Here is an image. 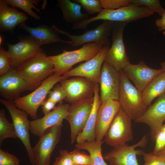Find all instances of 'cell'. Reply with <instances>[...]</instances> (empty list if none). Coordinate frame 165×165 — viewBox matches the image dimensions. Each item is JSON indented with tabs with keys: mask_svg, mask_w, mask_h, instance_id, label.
<instances>
[{
	"mask_svg": "<svg viewBox=\"0 0 165 165\" xmlns=\"http://www.w3.org/2000/svg\"><path fill=\"white\" fill-rule=\"evenodd\" d=\"M104 141H97L90 142L76 143V148L87 151L90 155L92 164L91 165H108L105 162L102 153V146Z\"/></svg>",
	"mask_w": 165,
	"mask_h": 165,
	"instance_id": "cell-27",
	"label": "cell"
},
{
	"mask_svg": "<svg viewBox=\"0 0 165 165\" xmlns=\"http://www.w3.org/2000/svg\"><path fill=\"white\" fill-rule=\"evenodd\" d=\"M105 46L101 43L90 42L83 45L78 49L72 51L64 50L59 54L48 57L53 63L54 73L63 75L75 64L94 57Z\"/></svg>",
	"mask_w": 165,
	"mask_h": 165,
	"instance_id": "cell-2",
	"label": "cell"
},
{
	"mask_svg": "<svg viewBox=\"0 0 165 165\" xmlns=\"http://www.w3.org/2000/svg\"><path fill=\"white\" fill-rule=\"evenodd\" d=\"M120 108L118 101L108 100L102 102L97 113L96 140L103 141L105 135Z\"/></svg>",
	"mask_w": 165,
	"mask_h": 165,
	"instance_id": "cell-21",
	"label": "cell"
},
{
	"mask_svg": "<svg viewBox=\"0 0 165 165\" xmlns=\"http://www.w3.org/2000/svg\"><path fill=\"white\" fill-rule=\"evenodd\" d=\"M0 102L7 108L12 120L17 138L24 145L31 164H35V160L30 141L29 132L31 121L28 114L17 108L13 101L0 99Z\"/></svg>",
	"mask_w": 165,
	"mask_h": 165,
	"instance_id": "cell-7",
	"label": "cell"
},
{
	"mask_svg": "<svg viewBox=\"0 0 165 165\" xmlns=\"http://www.w3.org/2000/svg\"><path fill=\"white\" fill-rule=\"evenodd\" d=\"M94 97L69 106L66 118L71 128V143L72 144L84 128L91 112Z\"/></svg>",
	"mask_w": 165,
	"mask_h": 165,
	"instance_id": "cell-11",
	"label": "cell"
},
{
	"mask_svg": "<svg viewBox=\"0 0 165 165\" xmlns=\"http://www.w3.org/2000/svg\"><path fill=\"white\" fill-rule=\"evenodd\" d=\"M155 142V146L152 152L157 154L165 148V133L161 130L157 135Z\"/></svg>",
	"mask_w": 165,
	"mask_h": 165,
	"instance_id": "cell-39",
	"label": "cell"
},
{
	"mask_svg": "<svg viewBox=\"0 0 165 165\" xmlns=\"http://www.w3.org/2000/svg\"><path fill=\"white\" fill-rule=\"evenodd\" d=\"M109 48V46H105L94 57L72 69L63 75L68 78L84 77L99 84L101 68Z\"/></svg>",
	"mask_w": 165,
	"mask_h": 165,
	"instance_id": "cell-15",
	"label": "cell"
},
{
	"mask_svg": "<svg viewBox=\"0 0 165 165\" xmlns=\"http://www.w3.org/2000/svg\"><path fill=\"white\" fill-rule=\"evenodd\" d=\"M18 26L20 28L28 32L31 37L40 46L45 44L57 42L72 45V41L63 40L59 37V34L53 25L52 27L46 24H42L35 27H31L28 26L24 23Z\"/></svg>",
	"mask_w": 165,
	"mask_h": 165,
	"instance_id": "cell-22",
	"label": "cell"
},
{
	"mask_svg": "<svg viewBox=\"0 0 165 165\" xmlns=\"http://www.w3.org/2000/svg\"><path fill=\"white\" fill-rule=\"evenodd\" d=\"M131 4L146 7L161 16L165 10L159 0H131Z\"/></svg>",
	"mask_w": 165,
	"mask_h": 165,
	"instance_id": "cell-32",
	"label": "cell"
},
{
	"mask_svg": "<svg viewBox=\"0 0 165 165\" xmlns=\"http://www.w3.org/2000/svg\"><path fill=\"white\" fill-rule=\"evenodd\" d=\"M28 19L26 14L10 6L5 0H0V31L12 32L16 26L25 23Z\"/></svg>",
	"mask_w": 165,
	"mask_h": 165,
	"instance_id": "cell-23",
	"label": "cell"
},
{
	"mask_svg": "<svg viewBox=\"0 0 165 165\" xmlns=\"http://www.w3.org/2000/svg\"><path fill=\"white\" fill-rule=\"evenodd\" d=\"M99 84H96L92 110L84 128L76 138L77 143L90 142L96 141L95 127L97 115L101 103L99 95Z\"/></svg>",
	"mask_w": 165,
	"mask_h": 165,
	"instance_id": "cell-24",
	"label": "cell"
},
{
	"mask_svg": "<svg viewBox=\"0 0 165 165\" xmlns=\"http://www.w3.org/2000/svg\"><path fill=\"white\" fill-rule=\"evenodd\" d=\"M73 1L79 4L87 14L98 13L103 9L100 0H74Z\"/></svg>",
	"mask_w": 165,
	"mask_h": 165,
	"instance_id": "cell-30",
	"label": "cell"
},
{
	"mask_svg": "<svg viewBox=\"0 0 165 165\" xmlns=\"http://www.w3.org/2000/svg\"><path fill=\"white\" fill-rule=\"evenodd\" d=\"M160 18H157L155 21V24L159 31H162L165 35V9L164 11Z\"/></svg>",
	"mask_w": 165,
	"mask_h": 165,
	"instance_id": "cell-41",
	"label": "cell"
},
{
	"mask_svg": "<svg viewBox=\"0 0 165 165\" xmlns=\"http://www.w3.org/2000/svg\"><path fill=\"white\" fill-rule=\"evenodd\" d=\"M123 70L141 92L155 76L163 71L161 69H155L149 67L143 61L137 64L129 63Z\"/></svg>",
	"mask_w": 165,
	"mask_h": 165,
	"instance_id": "cell-20",
	"label": "cell"
},
{
	"mask_svg": "<svg viewBox=\"0 0 165 165\" xmlns=\"http://www.w3.org/2000/svg\"><path fill=\"white\" fill-rule=\"evenodd\" d=\"M114 22L104 20L95 28L86 31L79 35H72L64 30L60 29L55 25L54 27L59 34L67 36L72 42V46H78L90 42L101 43L106 46L110 43L109 37L111 35Z\"/></svg>",
	"mask_w": 165,
	"mask_h": 165,
	"instance_id": "cell-10",
	"label": "cell"
},
{
	"mask_svg": "<svg viewBox=\"0 0 165 165\" xmlns=\"http://www.w3.org/2000/svg\"><path fill=\"white\" fill-rule=\"evenodd\" d=\"M52 165H74L69 152L66 150L61 149L59 156L56 157Z\"/></svg>",
	"mask_w": 165,
	"mask_h": 165,
	"instance_id": "cell-38",
	"label": "cell"
},
{
	"mask_svg": "<svg viewBox=\"0 0 165 165\" xmlns=\"http://www.w3.org/2000/svg\"><path fill=\"white\" fill-rule=\"evenodd\" d=\"M161 68L165 73V62H162L160 63Z\"/></svg>",
	"mask_w": 165,
	"mask_h": 165,
	"instance_id": "cell-43",
	"label": "cell"
},
{
	"mask_svg": "<svg viewBox=\"0 0 165 165\" xmlns=\"http://www.w3.org/2000/svg\"><path fill=\"white\" fill-rule=\"evenodd\" d=\"M0 45H1V44H2V36H0ZM0 45V46H1Z\"/></svg>",
	"mask_w": 165,
	"mask_h": 165,
	"instance_id": "cell-45",
	"label": "cell"
},
{
	"mask_svg": "<svg viewBox=\"0 0 165 165\" xmlns=\"http://www.w3.org/2000/svg\"><path fill=\"white\" fill-rule=\"evenodd\" d=\"M19 159L16 156L0 149V165H20Z\"/></svg>",
	"mask_w": 165,
	"mask_h": 165,
	"instance_id": "cell-36",
	"label": "cell"
},
{
	"mask_svg": "<svg viewBox=\"0 0 165 165\" xmlns=\"http://www.w3.org/2000/svg\"><path fill=\"white\" fill-rule=\"evenodd\" d=\"M128 23L114 22L112 31V44L106 54L105 61L118 71L130 63L123 40V32Z\"/></svg>",
	"mask_w": 165,
	"mask_h": 165,
	"instance_id": "cell-8",
	"label": "cell"
},
{
	"mask_svg": "<svg viewBox=\"0 0 165 165\" xmlns=\"http://www.w3.org/2000/svg\"><path fill=\"white\" fill-rule=\"evenodd\" d=\"M12 59L9 53L0 47V75L8 72L12 67Z\"/></svg>",
	"mask_w": 165,
	"mask_h": 165,
	"instance_id": "cell-33",
	"label": "cell"
},
{
	"mask_svg": "<svg viewBox=\"0 0 165 165\" xmlns=\"http://www.w3.org/2000/svg\"><path fill=\"white\" fill-rule=\"evenodd\" d=\"M144 163L142 165H165V161L161 157L152 152L143 154Z\"/></svg>",
	"mask_w": 165,
	"mask_h": 165,
	"instance_id": "cell-37",
	"label": "cell"
},
{
	"mask_svg": "<svg viewBox=\"0 0 165 165\" xmlns=\"http://www.w3.org/2000/svg\"><path fill=\"white\" fill-rule=\"evenodd\" d=\"M74 165H91L92 160L90 155L80 149L76 148L69 152Z\"/></svg>",
	"mask_w": 165,
	"mask_h": 165,
	"instance_id": "cell-31",
	"label": "cell"
},
{
	"mask_svg": "<svg viewBox=\"0 0 165 165\" xmlns=\"http://www.w3.org/2000/svg\"><path fill=\"white\" fill-rule=\"evenodd\" d=\"M131 120L120 107L105 135L104 142L114 148L126 144L132 140Z\"/></svg>",
	"mask_w": 165,
	"mask_h": 165,
	"instance_id": "cell-6",
	"label": "cell"
},
{
	"mask_svg": "<svg viewBox=\"0 0 165 165\" xmlns=\"http://www.w3.org/2000/svg\"><path fill=\"white\" fill-rule=\"evenodd\" d=\"M165 120V93L158 97L155 102L148 106L145 112L135 122L145 124L150 127L151 139L155 142Z\"/></svg>",
	"mask_w": 165,
	"mask_h": 165,
	"instance_id": "cell-17",
	"label": "cell"
},
{
	"mask_svg": "<svg viewBox=\"0 0 165 165\" xmlns=\"http://www.w3.org/2000/svg\"><path fill=\"white\" fill-rule=\"evenodd\" d=\"M32 165H35V164H32Z\"/></svg>",
	"mask_w": 165,
	"mask_h": 165,
	"instance_id": "cell-46",
	"label": "cell"
},
{
	"mask_svg": "<svg viewBox=\"0 0 165 165\" xmlns=\"http://www.w3.org/2000/svg\"><path fill=\"white\" fill-rule=\"evenodd\" d=\"M165 161V148L157 154Z\"/></svg>",
	"mask_w": 165,
	"mask_h": 165,
	"instance_id": "cell-42",
	"label": "cell"
},
{
	"mask_svg": "<svg viewBox=\"0 0 165 165\" xmlns=\"http://www.w3.org/2000/svg\"><path fill=\"white\" fill-rule=\"evenodd\" d=\"M121 83L118 101L120 107L135 121L145 112L148 107L141 100V92L133 85L123 70L119 71Z\"/></svg>",
	"mask_w": 165,
	"mask_h": 165,
	"instance_id": "cell-5",
	"label": "cell"
},
{
	"mask_svg": "<svg viewBox=\"0 0 165 165\" xmlns=\"http://www.w3.org/2000/svg\"><path fill=\"white\" fill-rule=\"evenodd\" d=\"M17 136L13 123L7 119L3 109L0 110V146H1L3 141L9 138H16Z\"/></svg>",
	"mask_w": 165,
	"mask_h": 165,
	"instance_id": "cell-29",
	"label": "cell"
},
{
	"mask_svg": "<svg viewBox=\"0 0 165 165\" xmlns=\"http://www.w3.org/2000/svg\"><path fill=\"white\" fill-rule=\"evenodd\" d=\"M62 124L54 126L40 137L32 148L35 165H49L51 154L60 140Z\"/></svg>",
	"mask_w": 165,
	"mask_h": 165,
	"instance_id": "cell-9",
	"label": "cell"
},
{
	"mask_svg": "<svg viewBox=\"0 0 165 165\" xmlns=\"http://www.w3.org/2000/svg\"><path fill=\"white\" fill-rule=\"evenodd\" d=\"M131 0H100L102 8L115 9L129 5Z\"/></svg>",
	"mask_w": 165,
	"mask_h": 165,
	"instance_id": "cell-35",
	"label": "cell"
},
{
	"mask_svg": "<svg viewBox=\"0 0 165 165\" xmlns=\"http://www.w3.org/2000/svg\"><path fill=\"white\" fill-rule=\"evenodd\" d=\"M120 83L119 71L104 61L99 83L101 102L108 100L118 101Z\"/></svg>",
	"mask_w": 165,
	"mask_h": 165,
	"instance_id": "cell-16",
	"label": "cell"
},
{
	"mask_svg": "<svg viewBox=\"0 0 165 165\" xmlns=\"http://www.w3.org/2000/svg\"><path fill=\"white\" fill-rule=\"evenodd\" d=\"M146 136H144L137 143L131 145L126 144L118 146L105 153L104 160L109 162L110 165H139L137 155H142L145 152L141 150H136L137 147H144L147 142Z\"/></svg>",
	"mask_w": 165,
	"mask_h": 165,
	"instance_id": "cell-12",
	"label": "cell"
},
{
	"mask_svg": "<svg viewBox=\"0 0 165 165\" xmlns=\"http://www.w3.org/2000/svg\"><path fill=\"white\" fill-rule=\"evenodd\" d=\"M57 6L62 12L64 21L73 24L89 19L87 13L81 11V6L70 0H58Z\"/></svg>",
	"mask_w": 165,
	"mask_h": 165,
	"instance_id": "cell-25",
	"label": "cell"
},
{
	"mask_svg": "<svg viewBox=\"0 0 165 165\" xmlns=\"http://www.w3.org/2000/svg\"><path fill=\"white\" fill-rule=\"evenodd\" d=\"M5 1L12 7L22 9L35 20H39L41 18L39 15L32 10L33 9L37 11L40 12L41 9L35 5H37L39 3V0H5Z\"/></svg>",
	"mask_w": 165,
	"mask_h": 165,
	"instance_id": "cell-28",
	"label": "cell"
},
{
	"mask_svg": "<svg viewBox=\"0 0 165 165\" xmlns=\"http://www.w3.org/2000/svg\"><path fill=\"white\" fill-rule=\"evenodd\" d=\"M7 46L8 51L12 59V67L16 68L39 53L43 52L31 37L24 38L14 44L8 43Z\"/></svg>",
	"mask_w": 165,
	"mask_h": 165,
	"instance_id": "cell-18",
	"label": "cell"
},
{
	"mask_svg": "<svg viewBox=\"0 0 165 165\" xmlns=\"http://www.w3.org/2000/svg\"><path fill=\"white\" fill-rule=\"evenodd\" d=\"M68 78L60 82L66 92L68 102L71 105L94 97L96 83L81 77Z\"/></svg>",
	"mask_w": 165,
	"mask_h": 165,
	"instance_id": "cell-14",
	"label": "cell"
},
{
	"mask_svg": "<svg viewBox=\"0 0 165 165\" xmlns=\"http://www.w3.org/2000/svg\"><path fill=\"white\" fill-rule=\"evenodd\" d=\"M154 12L144 6L130 4L115 9H103L96 16L76 23L75 29H87L91 23L100 20L128 23L153 15Z\"/></svg>",
	"mask_w": 165,
	"mask_h": 165,
	"instance_id": "cell-1",
	"label": "cell"
},
{
	"mask_svg": "<svg viewBox=\"0 0 165 165\" xmlns=\"http://www.w3.org/2000/svg\"><path fill=\"white\" fill-rule=\"evenodd\" d=\"M57 103L48 99H46L42 103L41 107L44 115L49 113L56 107Z\"/></svg>",
	"mask_w": 165,
	"mask_h": 165,
	"instance_id": "cell-40",
	"label": "cell"
},
{
	"mask_svg": "<svg viewBox=\"0 0 165 165\" xmlns=\"http://www.w3.org/2000/svg\"><path fill=\"white\" fill-rule=\"evenodd\" d=\"M68 78L54 73L30 94L19 97L13 101L15 106L29 115L33 119H37L38 108L50 91L58 82Z\"/></svg>",
	"mask_w": 165,
	"mask_h": 165,
	"instance_id": "cell-3",
	"label": "cell"
},
{
	"mask_svg": "<svg viewBox=\"0 0 165 165\" xmlns=\"http://www.w3.org/2000/svg\"><path fill=\"white\" fill-rule=\"evenodd\" d=\"M161 130H162L165 133V124H163Z\"/></svg>",
	"mask_w": 165,
	"mask_h": 165,
	"instance_id": "cell-44",
	"label": "cell"
},
{
	"mask_svg": "<svg viewBox=\"0 0 165 165\" xmlns=\"http://www.w3.org/2000/svg\"><path fill=\"white\" fill-rule=\"evenodd\" d=\"M165 93V73L163 71L155 76L141 92L142 102L148 107L154 99Z\"/></svg>",
	"mask_w": 165,
	"mask_h": 165,
	"instance_id": "cell-26",
	"label": "cell"
},
{
	"mask_svg": "<svg viewBox=\"0 0 165 165\" xmlns=\"http://www.w3.org/2000/svg\"><path fill=\"white\" fill-rule=\"evenodd\" d=\"M37 87L28 83L20 75L17 68L11 67L0 77V94L4 99L13 102L22 92Z\"/></svg>",
	"mask_w": 165,
	"mask_h": 165,
	"instance_id": "cell-13",
	"label": "cell"
},
{
	"mask_svg": "<svg viewBox=\"0 0 165 165\" xmlns=\"http://www.w3.org/2000/svg\"><path fill=\"white\" fill-rule=\"evenodd\" d=\"M47 99L56 103L62 104L64 100H65L67 95L62 86L60 84L55 85L49 92Z\"/></svg>",
	"mask_w": 165,
	"mask_h": 165,
	"instance_id": "cell-34",
	"label": "cell"
},
{
	"mask_svg": "<svg viewBox=\"0 0 165 165\" xmlns=\"http://www.w3.org/2000/svg\"><path fill=\"white\" fill-rule=\"evenodd\" d=\"M69 106V104H59L42 117L31 121L30 131L32 134L40 137L51 127L62 124L67 116Z\"/></svg>",
	"mask_w": 165,
	"mask_h": 165,
	"instance_id": "cell-19",
	"label": "cell"
},
{
	"mask_svg": "<svg viewBox=\"0 0 165 165\" xmlns=\"http://www.w3.org/2000/svg\"><path fill=\"white\" fill-rule=\"evenodd\" d=\"M54 68L52 61L42 52L24 62L17 70L28 83L38 87L54 73Z\"/></svg>",
	"mask_w": 165,
	"mask_h": 165,
	"instance_id": "cell-4",
	"label": "cell"
}]
</instances>
